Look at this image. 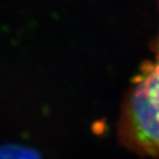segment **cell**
Segmentation results:
<instances>
[{
	"label": "cell",
	"instance_id": "6da1fadb",
	"mask_svg": "<svg viewBox=\"0 0 159 159\" xmlns=\"http://www.w3.org/2000/svg\"><path fill=\"white\" fill-rule=\"evenodd\" d=\"M119 134L132 152L159 157V36L153 61L145 64L125 102Z\"/></svg>",
	"mask_w": 159,
	"mask_h": 159
}]
</instances>
